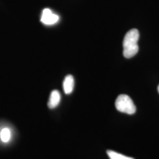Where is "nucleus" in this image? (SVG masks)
I'll use <instances>...</instances> for the list:
<instances>
[{"instance_id":"obj_1","label":"nucleus","mask_w":159,"mask_h":159,"mask_svg":"<svg viewBox=\"0 0 159 159\" xmlns=\"http://www.w3.org/2000/svg\"><path fill=\"white\" fill-rule=\"evenodd\" d=\"M139 32L137 29H131L129 31L123 40V55L126 58L134 57L139 51L138 40Z\"/></svg>"},{"instance_id":"obj_2","label":"nucleus","mask_w":159,"mask_h":159,"mask_svg":"<svg viewBox=\"0 0 159 159\" xmlns=\"http://www.w3.org/2000/svg\"><path fill=\"white\" fill-rule=\"evenodd\" d=\"M115 106L118 111L127 114H133L136 111V106L133 100L126 94L119 96L116 100Z\"/></svg>"},{"instance_id":"obj_3","label":"nucleus","mask_w":159,"mask_h":159,"mask_svg":"<svg viewBox=\"0 0 159 159\" xmlns=\"http://www.w3.org/2000/svg\"><path fill=\"white\" fill-rule=\"evenodd\" d=\"M59 20V16L52 13L51 10L49 8L44 9L41 15V21L45 25H50L57 23Z\"/></svg>"},{"instance_id":"obj_4","label":"nucleus","mask_w":159,"mask_h":159,"mask_svg":"<svg viewBox=\"0 0 159 159\" xmlns=\"http://www.w3.org/2000/svg\"><path fill=\"white\" fill-rule=\"evenodd\" d=\"M74 87V77L71 75H67L63 81V90L66 94H71Z\"/></svg>"},{"instance_id":"obj_5","label":"nucleus","mask_w":159,"mask_h":159,"mask_svg":"<svg viewBox=\"0 0 159 159\" xmlns=\"http://www.w3.org/2000/svg\"><path fill=\"white\" fill-rule=\"evenodd\" d=\"M61 100V95L58 90H53L51 93L49 101L48 102V106L50 108H54L59 104Z\"/></svg>"},{"instance_id":"obj_6","label":"nucleus","mask_w":159,"mask_h":159,"mask_svg":"<svg viewBox=\"0 0 159 159\" xmlns=\"http://www.w3.org/2000/svg\"><path fill=\"white\" fill-rule=\"evenodd\" d=\"M107 153L110 159H134L132 157L125 156L122 154L119 153L113 150H107Z\"/></svg>"},{"instance_id":"obj_7","label":"nucleus","mask_w":159,"mask_h":159,"mask_svg":"<svg viewBox=\"0 0 159 159\" xmlns=\"http://www.w3.org/2000/svg\"><path fill=\"white\" fill-rule=\"evenodd\" d=\"M0 137L2 142H8L11 138V132L10 130L7 128L3 129L1 131Z\"/></svg>"},{"instance_id":"obj_8","label":"nucleus","mask_w":159,"mask_h":159,"mask_svg":"<svg viewBox=\"0 0 159 159\" xmlns=\"http://www.w3.org/2000/svg\"><path fill=\"white\" fill-rule=\"evenodd\" d=\"M158 91H159V86H158Z\"/></svg>"}]
</instances>
